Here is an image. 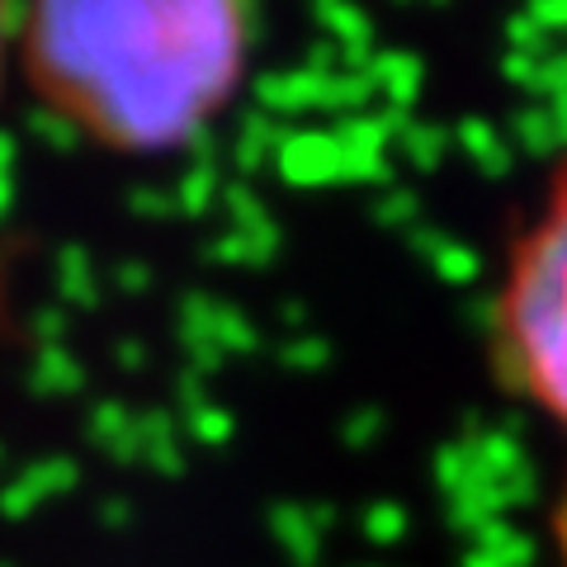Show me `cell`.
<instances>
[{"instance_id":"obj_11","label":"cell","mask_w":567,"mask_h":567,"mask_svg":"<svg viewBox=\"0 0 567 567\" xmlns=\"http://www.w3.org/2000/svg\"><path fill=\"white\" fill-rule=\"evenodd\" d=\"M506 48L511 52H529V58H548V52H554V48H548V33L529 20L525 10H516L506 20Z\"/></svg>"},{"instance_id":"obj_4","label":"cell","mask_w":567,"mask_h":567,"mask_svg":"<svg viewBox=\"0 0 567 567\" xmlns=\"http://www.w3.org/2000/svg\"><path fill=\"white\" fill-rule=\"evenodd\" d=\"M454 142H458V152H464L477 171H483V175H496V181H506L511 166H516V152H511V142L496 133L487 118H477V114L458 118Z\"/></svg>"},{"instance_id":"obj_2","label":"cell","mask_w":567,"mask_h":567,"mask_svg":"<svg viewBox=\"0 0 567 567\" xmlns=\"http://www.w3.org/2000/svg\"><path fill=\"white\" fill-rule=\"evenodd\" d=\"M406 233H412V251H421L425 265H431V270L445 284H473L477 275H483V260H477L473 246L445 237L440 227L416 223V227H406Z\"/></svg>"},{"instance_id":"obj_10","label":"cell","mask_w":567,"mask_h":567,"mask_svg":"<svg viewBox=\"0 0 567 567\" xmlns=\"http://www.w3.org/2000/svg\"><path fill=\"white\" fill-rule=\"evenodd\" d=\"M416 213H421V204L412 189H398V185L379 189V204H374L379 227H416Z\"/></svg>"},{"instance_id":"obj_8","label":"cell","mask_w":567,"mask_h":567,"mask_svg":"<svg viewBox=\"0 0 567 567\" xmlns=\"http://www.w3.org/2000/svg\"><path fill=\"white\" fill-rule=\"evenodd\" d=\"M322 20H327V29L336 33V39L346 43L350 62H369V39H374V24L364 20L360 6H350V0H327Z\"/></svg>"},{"instance_id":"obj_3","label":"cell","mask_w":567,"mask_h":567,"mask_svg":"<svg viewBox=\"0 0 567 567\" xmlns=\"http://www.w3.org/2000/svg\"><path fill=\"white\" fill-rule=\"evenodd\" d=\"M369 81H374V91H383V100L393 104V110H412L421 85H425V66L412 52L383 48L379 58H369Z\"/></svg>"},{"instance_id":"obj_1","label":"cell","mask_w":567,"mask_h":567,"mask_svg":"<svg viewBox=\"0 0 567 567\" xmlns=\"http://www.w3.org/2000/svg\"><path fill=\"white\" fill-rule=\"evenodd\" d=\"M246 43V0H14L10 62L85 142L156 156L204 142Z\"/></svg>"},{"instance_id":"obj_16","label":"cell","mask_w":567,"mask_h":567,"mask_svg":"<svg viewBox=\"0 0 567 567\" xmlns=\"http://www.w3.org/2000/svg\"><path fill=\"white\" fill-rule=\"evenodd\" d=\"M398 6H412V0H398Z\"/></svg>"},{"instance_id":"obj_13","label":"cell","mask_w":567,"mask_h":567,"mask_svg":"<svg viewBox=\"0 0 567 567\" xmlns=\"http://www.w3.org/2000/svg\"><path fill=\"white\" fill-rule=\"evenodd\" d=\"M535 66H539V58H529V52H511V48H506L502 76H506L511 85H525V91H529V81H535Z\"/></svg>"},{"instance_id":"obj_5","label":"cell","mask_w":567,"mask_h":567,"mask_svg":"<svg viewBox=\"0 0 567 567\" xmlns=\"http://www.w3.org/2000/svg\"><path fill=\"white\" fill-rule=\"evenodd\" d=\"M341 142L336 137H298L289 156H284V171L289 181H303V185H322V181H341Z\"/></svg>"},{"instance_id":"obj_12","label":"cell","mask_w":567,"mask_h":567,"mask_svg":"<svg viewBox=\"0 0 567 567\" xmlns=\"http://www.w3.org/2000/svg\"><path fill=\"white\" fill-rule=\"evenodd\" d=\"M525 14L548 33V39H554V33H567V0H525Z\"/></svg>"},{"instance_id":"obj_7","label":"cell","mask_w":567,"mask_h":567,"mask_svg":"<svg viewBox=\"0 0 567 567\" xmlns=\"http://www.w3.org/2000/svg\"><path fill=\"white\" fill-rule=\"evenodd\" d=\"M511 133H516V147L529 156H554L563 152V137H558V118L548 104H525L511 118Z\"/></svg>"},{"instance_id":"obj_6","label":"cell","mask_w":567,"mask_h":567,"mask_svg":"<svg viewBox=\"0 0 567 567\" xmlns=\"http://www.w3.org/2000/svg\"><path fill=\"white\" fill-rule=\"evenodd\" d=\"M398 142V152L412 162L416 171H435L445 156L454 152V133L445 128V123H431V118H406V128L393 137Z\"/></svg>"},{"instance_id":"obj_15","label":"cell","mask_w":567,"mask_h":567,"mask_svg":"<svg viewBox=\"0 0 567 567\" xmlns=\"http://www.w3.org/2000/svg\"><path fill=\"white\" fill-rule=\"evenodd\" d=\"M554 110V118H558V137H563V147H567V100L563 104H548Z\"/></svg>"},{"instance_id":"obj_9","label":"cell","mask_w":567,"mask_h":567,"mask_svg":"<svg viewBox=\"0 0 567 567\" xmlns=\"http://www.w3.org/2000/svg\"><path fill=\"white\" fill-rule=\"evenodd\" d=\"M529 95L539 104H563L567 100V48H554L548 58H539L535 81H529Z\"/></svg>"},{"instance_id":"obj_14","label":"cell","mask_w":567,"mask_h":567,"mask_svg":"<svg viewBox=\"0 0 567 567\" xmlns=\"http://www.w3.org/2000/svg\"><path fill=\"white\" fill-rule=\"evenodd\" d=\"M10 39H14V0H0V81L10 66Z\"/></svg>"}]
</instances>
